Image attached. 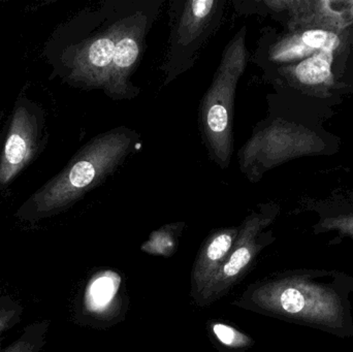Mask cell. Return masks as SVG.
<instances>
[{
  "label": "cell",
  "mask_w": 353,
  "mask_h": 352,
  "mask_svg": "<svg viewBox=\"0 0 353 352\" xmlns=\"http://www.w3.org/2000/svg\"><path fill=\"white\" fill-rule=\"evenodd\" d=\"M163 0H105L90 12L85 37L70 45V78L113 101H132V83Z\"/></svg>",
  "instance_id": "obj_1"
},
{
  "label": "cell",
  "mask_w": 353,
  "mask_h": 352,
  "mask_svg": "<svg viewBox=\"0 0 353 352\" xmlns=\"http://www.w3.org/2000/svg\"><path fill=\"white\" fill-rule=\"evenodd\" d=\"M353 276L337 270L296 269L251 284L234 306L338 338L353 337Z\"/></svg>",
  "instance_id": "obj_2"
},
{
  "label": "cell",
  "mask_w": 353,
  "mask_h": 352,
  "mask_svg": "<svg viewBox=\"0 0 353 352\" xmlns=\"http://www.w3.org/2000/svg\"><path fill=\"white\" fill-rule=\"evenodd\" d=\"M140 136L126 126L99 134L72 159L35 200L41 211L70 206L86 192L107 181L138 147Z\"/></svg>",
  "instance_id": "obj_3"
},
{
  "label": "cell",
  "mask_w": 353,
  "mask_h": 352,
  "mask_svg": "<svg viewBox=\"0 0 353 352\" xmlns=\"http://www.w3.org/2000/svg\"><path fill=\"white\" fill-rule=\"evenodd\" d=\"M246 35V26H243L228 41L199 105L201 141L209 158L222 169L230 167L234 154V101L248 61Z\"/></svg>",
  "instance_id": "obj_4"
},
{
  "label": "cell",
  "mask_w": 353,
  "mask_h": 352,
  "mask_svg": "<svg viewBox=\"0 0 353 352\" xmlns=\"http://www.w3.org/2000/svg\"><path fill=\"white\" fill-rule=\"evenodd\" d=\"M224 0H174L170 8V35L161 64L163 86L193 68L203 48L221 26Z\"/></svg>",
  "instance_id": "obj_5"
},
{
  "label": "cell",
  "mask_w": 353,
  "mask_h": 352,
  "mask_svg": "<svg viewBox=\"0 0 353 352\" xmlns=\"http://www.w3.org/2000/svg\"><path fill=\"white\" fill-rule=\"evenodd\" d=\"M277 214L275 206H261L245 217L225 264L197 298L196 305L205 307L221 299L250 270L259 253L275 241L273 233L265 229Z\"/></svg>",
  "instance_id": "obj_6"
},
{
  "label": "cell",
  "mask_w": 353,
  "mask_h": 352,
  "mask_svg": "<svg viewBox=\"0 0 353 352\" xmlns=\"http://www.w3.org/2000/svg\"><path fill=\"white\" fill-rule=\"evenodd\" d=\"M239 227L216 229L203 242L191 273V297L196 301L230 256Z\"/></svg>",
  "instance_id": "obj_7"
},
{
  "label": "cell",
  "mask_w": 353,
  "mask_h": 352,
  "mask_svg": "<svg viewBox=\"0 0 353 352\" xmlns=\"http://www.w3.org/2000/svg\"><path fill=\"white\" fill-rule=\"evenodd\" d=\"M339 37L330 31L314 29L277 41L270 48L269 58L274 62H288L301 59L321 50H335Z\"/></svg>",
  "instance_id": "obj_8"
},
{
  "label": "cell",
  "mask_w": 353,
  "mask_h": 352,
  "mask_svg": "<svg viewBox=\"0 0 353 352\" xmlns=\"http://www.w3.org/2000/svg\"><path fill=\"white\" fill-rule=\"evenodd\" d=\"M122 278L117 272L103 270L97 273L87 287L85 306L97 318L109 320L119 314V293Z\"/></svg>",
  "instance_id": "obj_9"
},
{
  "label": "cell",
  "mask_w": 353,
  "mask_h": 352,
  "mask_svg": "<svg viewBox=\"0 0 353 352\" xmlns=\"http://www.w3.org/2000/svg\"><path fill=\"white\" fill-rule=\"evenodd\" d=\"M31 138L27 126L25 114H18L14 117L12 130L6 145L1 169L0 182H8L19 169L22 167L31 152Z\"/></svg>",
  "instance_id": "obj_10"
},
{
  "label": "cell",
  "mask_w": 353,
  "mask_h": 352,
  "mask_svg": "<svg viewBox=\"0 0 353 352\" xmlns=\"http://www.w3.org/2000/svg\"><path fill=\"white\" fill-rule=\"evenodd\" d=\"M332 58L333 50H321L292 68L290 74L303 84H321L331 76Z\"/></svg>",
  "instance_id": "obj_11"
},
{
  "label": "cell",
  "mask_w": 353,
  "mask_h": 352,
  "mask_svg": "<svg viewBox=\"0 0 353 352\" xmlns=\"http://www.w3.org/2000/svg\"><path fill=\"white\" fill-rule=\"evenodd\" d=\"M184 229V223H174L151 234L150 239L143 245L142 249L148 253L170 256L175 251L176 238Z\"/></svg>",
  "instance_id": "obj_12"
},
{
  "label": "cell",
  "mask_w": 353,
  "mask_h": 352,
  "mask_svg": "<svg viewBox=\"0 0 353 352\" xmlns=\"http://www.w3.org/2000/svg\"><path fill=\"white\" fill-rule=\"evenodd\" d=\"M209 329L217 342L232 351H244L254 344V341L250 337L230 324L213 322L210 324Z\"/></svg>",
  "instance_id": "obj_13"
},
{
  "label": "cell",
  "mask_w": 353,
  "mask_h": 352,
  "mask_svg": "<svg viewBox=\"0 0 353 352\" xmlns=\"http://www.w3.org/2000/svg\"><path fill=\"white\" fill-rule=\"evenodd\" d=\"M336 231L340 236L353 239V212L325 213L315 225V233Z\"/></svg>",
  "instance_id": "obj_14"
},
{
  "label": "cell",
  "mask_w": 353,
  "mask_h": 352,
  "mask_svg": "<svg viewBox=\"0 0 353 352\" xmlns=\"http://www.w3.org/2000/svg\"><path fill=\"white\" fill-rule=\"evenodd\" d=\"M0 352H34V344L30 341L21 339Z\"/></svg>",
  "instance_id": "obj_15"
},
{
  "label": "cell",
  "mask_w": 353,
  "mask_h": 352,
  "mask_svg": "<svg viewBox=\"0 0 353 352\" xmlns=\"http://www.w3.org/2000/svg\"><path fill=\"white\" fill-rule=\"evenodd\" d=\"M14 315H16V311L14 310L8 311V310L0 309V333L8 328V324L14 320Z\"/></svg>",
  "instance_id": "obj_16"
}]
</instances>
